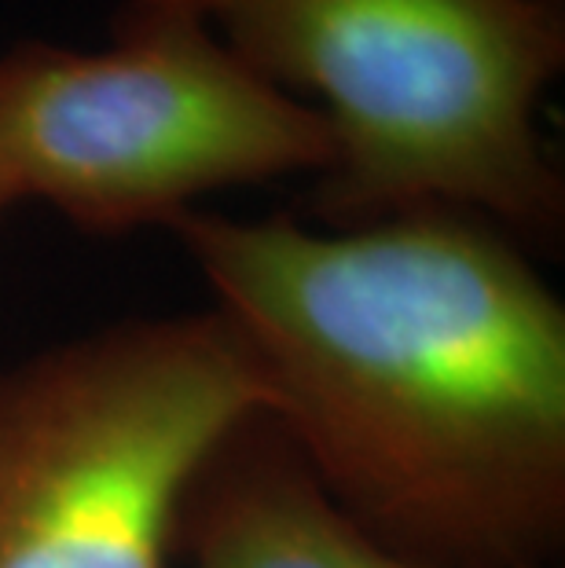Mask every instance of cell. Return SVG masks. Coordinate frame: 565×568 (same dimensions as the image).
Here are the masks:
<instances>
[{
    "label": "cell",
    "instance_id": "cell-1",
    "mask_svg": "<svg viewBox=\"0 0 565 568\" xmlns=\"http://www.w3.org/2000/svg\"><path fill=\"white\" fill-rule=\"evenodd\" d=\"M165 232L356 525L430 568H558L565 308L511 232L463 210L334 232L188 210Z\"/></svg>",
    "mask_w": 565,
    "mask_h": 568
},
{
    "label": "cell",
    "instance_id": "cell-2",
    "mask_svg": "<svg viewBox=\"0 0 565 568\" xmlns=\"http://www.w3.org/2000/svg\"><path fill=\"white\" fill-rule=\"evenodd\" d=\"M202 19L280 89L316 92L334 162L312 213L360 227L463 210L551 243L565 184L536 129L565 67L558 0H143Z\"/></svg>",
    "mask_w": 565,
    "mask_h": 568
},
{
    "label": "cell",
    "instance_id": "cell-3",
    "mask_svg": "<svg viewBox=\"0 0 565 568\" xmlns=\"http://www.w3.org/2000/svg\"><path fill=\"white\" fill-rule=\"evenodd\" d=\"M261 410L269 378L213 305L0 364V568H170L191 477Z\"/></svg>",
    "mask_w": 565,
    "mask_h": 568
},
{
    "label": "cell",
    "instance_id": "cell-4",
    "mask_svg": "<svg viewBox=\"0 0 565 568\" xmlns=\"http://www.w3.org/2000/svg\"><path fill=\"white\" fill-rule=\"evenodd\" d=\"M331 162L320 106L188 11L129 0L107 52L19 41L0 55V180L85 235L165 227L213 191Z\"/></svg>",
    "mask_w": 565,
    "mask_h": 568
},
{
    "label": "cell",
    "instance_id": "cell-5",
    "mask_svg": "<svg viewBox=\"0 0 565 568\" xmlns=\"http://www.w3.org/2000/svg\"><path fill=\"white\" fill-rule=\"evenodd\" d=\"M173 550L188 568H430L356 525L272 410L239 422L206 455Z\"/></svg>",
    "mask_w": 565,
    "mask_h": 568
},
{
    "label": "cell",
    "instance_id": "cell-6",
    "mask_svg": "<svg viewBox=\"0 0 565 568\" xmlns=\"http://www.w3.org/2000/svg\"><path fill=\"white\" fill-rule=\"evenodd\" d=\"M11 205H16V199H11L8 184H4V180H0V221H4V213L11 210Z\"/></svg>",
    "mask_w": 565,
    "mask_h": 568
}]
</instances>
